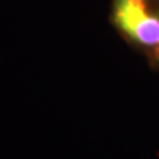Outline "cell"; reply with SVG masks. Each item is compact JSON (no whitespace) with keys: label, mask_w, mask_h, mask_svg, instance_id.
I'll return each instance as SVG.
<instances>
[{"label":"cell","mask_w":159,"mask_h":159,"mask_svg":"<svg viewBox=\"0 0 159 159\" xmlns=\"http://www.w3.org/2000/svg\"><path fill=\"white\" fill-rule=\"evenodd\" d=\"M114 21L139 44L159 46V7L153 0H115Z\"/></svg>","instance_id":"6da1fadb"}]
</instances>
